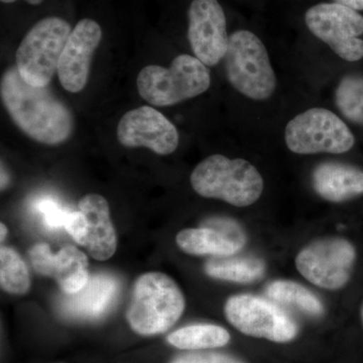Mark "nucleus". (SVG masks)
Listing matches in <instances>:
<instances>
[{"mask_svg":"<svg viewBox=\"0 0 363 363\" xmlns=\"http://www.w3.org/2000/svg\"><path fill=\"white\" fill-rule=\"evenodd\" d=\"M67 233L70 234L72 238L78 245L85 247L86 245V219L84 215L80 210L78 211H70L65 222Z\"/></svg>","mask_w":363,"mask_h":363,"instance_id":"26","label":"nucleus"},{"mask_svg":"<svg viewBox=\"0 0 363 363\" xmlns=\"http://www.w3.org/2000/svg\"><path fill=\"white\" fill-rule=\"evenodd\" d=\"M229 83L253 100H266L274 94L277 77L264 43L250 30H236L229 37L225 57Z\"/></svg>","mask_w":363,"mask_h":363,"instance_id":"6","label":"nucleus"},{"mask_svg":"<svg viewBox=\"0 0 363 363\" xmlns=\"http://www.w3.org/2000/svg\"><path fill=\"white\" fill-rule=\"evenodd\" d=\"M310 32L329 45L340 58L357 62L363 58V16L343 4H319L305 14Z\"/></svg>","mask_w":363,"mask_h":363,"instance_id":"10","label":"nucleus"},{"mask_svg":"<svg viewBox=\"0 0 363 363\" xmlns=\"http://www.w3.org/2000/svg\"><path fill=\"white\" fill-rule=\"evenodd\" d=\"M16 1H18V0H1L2 4H13ZM25 1L30 6H39L44 0H25Z\"/></svg>","mask_w":363,"mask_h":363,"instance_id":"29","label":"nucleus"},{"mask_svg":"<svg viewBox=\"0 0 363 363\" xmlns=\"http://www.w3.org/2000/svg\"><path fill=\"white\" fill-rule=\"evenodd\" d=\"M78 207L86 219L84 247L93 259H111L116 250L117 238L108 202L104 196L88 194L79 201Z\"/></svg>","mask_w":363,"mask_h":363,"instance_id":"16","label":"nucleus"},{"mask_svg":"<svg viewBox=\"0 0 363 363\" xmlns=\"http://www.w3.org/2000/svg\"><path fill=\"white\" fill-rule=\"evenodd\" d=\"M119 293V281L108 274L90 276L77 293L66 294L60 300L62 314L74 319L93 320L108 311Z\"/></svg>","mask_w":363,"mask_h":363,"instance_id":"15","label":"nucleus"},{"mask_svg":"<svg viewBox=\"0 0 363 363\" xmlns=\"http://www.w3.org/2000/svg\"><path fill=\"white\" fill-rule=\"evenodd\" d=\"M203 227L214 229L233 240L241 248L245 247L247 242V235L242 227L235 220L227 217H211L202 222Z\"/></svg>","mask_w":363,"mask_h":363,"instance_id":"24","label":"nucleus"},{"mask_svg":"<svg viewBox=\"0 0 363 363\" xmlns=\"http://www.w3.org/2000/svg\"><path fill=\"white\" fill-rule=\"evenodd\" d=\"M334 1L351 7L355 11H363V0H334Z\"/></svg>","mask_w":363,"mask_h":363,"instance_id":"28","label":"nucleus"},{"mask_svg":"<svg viewBox=\"0 0 363 363\" xmlns=\"http://www.w3.org/2000/svg\"><path fill=\"white\" fill-rule=\"evenodd\" d=\"M0 228H1V241H4V238H6L7 233L6 226L4 225V223H1V225H0Z\"/></svg>","mask_w":363,"mask_h":363,"instance_id":"30","label":"nucleus"},{"mask_svg":"<svg viewBox=\"0 0 363 363\" xmlns=\"http://www.w3.org/2000/svg\"><path fill=\"white\" fill-rule=\"evenodd\" d=\"M116 135L123 147H147L161 156L173 154L180 142L176 126L147 105L126 112L119 121Z\"/></svg>","mask_w":363,"mask_h":363,"instance_id":"12","label":"nucleus"},{"mask_svg":"<svg viewBox=\"0 0 363 363\" xmlns=\"http://www.w3.org/2000/svg\"><path fill=\"white\" fill-rule=\"evenodd\" d=\"M362 322H363V304L362 306Z\"/></svg>","mask_w":363,"mask_h":363,"instance_id":"31","label":"nucleus"},{"mask_svg":"<svg viewBox=\"0 0 363 363\" xmlns=\"http://www.w3.org/2000/svg\"><path fill=\"white\" fill-rule=\"evenodd\" d=\"M0 94L11 121L28 138L47 145H61L70 138L73 114L48 86L28 84L13 66L2 75Z\"/></svg>","mask_w":363,"mask_h":363,"instance_id":"1","label":"nucleus"},{"mask_svg":"<svg viewBox=\"0 0 363 363\" xmlns=\"http://www.w3.org/2000/svg\"><path fill=\"white\" fill-rule=\"evenodd\" d=\"M335 102L344 117L363 126V76L347 75L341 79Z\"/></svg>","mask_w":363,"mask_h":363,"instance_id":"23","label":"nucleus"},{"mask_svg":"<svg viewBox=\"0 0 363 363\" xmlns=\"http://www.w3.org/2000/svg\"><path fill=\"white\" fill-rule=\"evenodd\" d=\"M230 340L226 329L217 325H191L168 336V342L180 350H196L221 347Z\"/></svg>","mask_w":363,"mask_h":363,"instance_id":"21","label":"nucleus"},{"mask_svg":"<svg viewBox=\"0 0 363 363\" xmlns=\"http://www.w3.org/2000/svg\"><path fill=\"white\" fill-rule=\"evenodd\" d=\"M72 32L70 23L47 16L26 33L16 54L21 77L35 87H47L58 72L59 62Z\"/></svg>","mask_w":363,"mask_h":363,"instance_id":"5","label":"nucleus"},{"mask_svg":"<svg viewBox=\"0 0 363 363\" xmlns=\"http://www.w3.org/2000/svg\"><path fill=\"white\" fill-rule=\"evenodd\" d=\"M191 185L198 195L247 207L259 199L264 179L250 162L212 155L193 169Z\"/></svg>","mask_w":363,"mask_h":363,"instance_id":"2","label":"nucleus"},{"mask_svg":"<svg viewBox=\"0 0 363 363\" xmlns=\"http://www.w3.org/2000/svg\"><path fill=\"white\" fill-rule=\"evenodd\" d=\"M312 184L327 201H347L363 194V169L342 162H323L313 172Z\"/></svg>","mask_w":363,"mask_h":363,"instance_id":"17","label":"nucleus"},{"mask_svg":"<svg viewBox=\"0 0 363 363\" xmlns=\"http://www.w3.org/2000/svg\"><path fill=\"white\" fill-rule=\"evenodd\" d=\"M176 242L184 252L192 255L229 257L241 250L240 245L227 238L224 234L203 226L180 231L177 234Z\"/></svg>","mask_w":363,"mask_h":363,"instance_id":"18","label":"nucleus"},{"mask_svg":"<svg viewBox=\"0 0 363 363\" xmlns=\"http://www.w3.org/2000/svg\"><path fill=\"white\" fill-rule=\"evenodd\" d=\"M205 272L211 278L238 284H250L264 276L266 266L252 257H216L205 264Z\"/></svg>","mask_w":363,"mask_h":363,"instance_id":"19","label":"nucleus"},{"mask_svg":"<svg viewBox=\"0 0 363 363\" xmlns=\"http://www.w3.org/2000/svg\"><path fill=\"white\" fill-rule=\"evenodd\" d=\"M267 295L274 302L290 306L309 316L319 317L324 313V306L317 296L296 281L288 279L272 281L267 286Z\"/></svg>","mask_w":363,"mask_h":363,"instance_id":"20","label":"nucleus"},{"mask_svg":"<svg viewBox=\"0 0 363 363\" xmlns=\"http://www.w3.org/2000/svg\"><path fill=\"white\" fill-rule=\"evenodd\" d=\"M224 312L231 325L252 337L285 343L298 334V325L285 310L259 296H233L227 300Z\"/></svg>","mask_w":363,"mask_h":363,"instance_id":"8","label":"nucleus"},{"mask_svg":"<svg viewBox=\"0 0 363 363\" xmlns=\"http://www.w3.org/2000/svg\"><path fill=\"white\" fill-rule=\"evenodd\" d=\"M355 260L357 250L350 241L325 238L301 250L296 257V267L313 285L339 290L350 281Z\"/></svg>","mask_w":363,"mask_h":363,"instance_id":"9","label":"nucleus"},{"mask_svg":"<svg viewBox=\"0 0 363 363\" xmlns=\"http://www.w3.org/2000/svg\"><path fill=\"white\" fill-rule=\"evenodd\" d=\"M0 285L13 295H23L30 288V277L25 262L13 248L0 250Z\"/></svg>","mask_w":363,"mask_h":363,"instance_id":"22","label":"nucleus"},{"mask_svg":"<svg viewBox=\"0 0 363 363\" xmlns=\"http://www.w3.org/2000/svg\"><path fill=\"white\" fill-rule=\"evenodd\" d=\"M211 76L206 65L190 55H179L169 68L145 67L136 79L138 94L154 106H172L209 89Z\"/></svg>","mask_w":363,"mask_h":363,"instance_id":"4","label":"nucleus"},{"mask_svg":"<svg viewBox=\"0 0 363 363\" xmlns=\"http://www.w3.org/2000/svg\"><path fill=\"white\" fill-rule=\"evenodd\" d=\"M102 40L101 26L97 21L83 18L72 30L60 59L59 81L64 89L78 93L89 78L91 62Z\"/></svg>","mask_w":363,"mask_h":363,"instance_id":"13","label":"nucleus"},{"mask_svg":"<svg viewBox=\"0 0 363 363\" xmlns=\"http://www.w3.org/2000/svg\"><path fill=\"white\" fill-rule=\"evenodd\" d=\"M171 363H242L220 353H189L176 357Z\"/></svg>","mask_w":363,"mask_h":363,"instance_id":"27","label":"nucleus"},{"mask_svg":"<svg viewBox=\"0 0 363 363\" xmlns=\"http://www.w3.org/2000/svg\"><path fill=\"white\" fill-rule=\"evenodd\" d=\"M286 147L298 155L343 154L352 149L355 138L350 128L334 112L308 109L286 124Z\"/></svg>","mask_w":363,"mask_h":363,"instance_id":"7","label":"nucleus"},{"mask_svg":"<svg viewBox=\"0 0 363 363\" xmlns=\"http://www.w3.org/2000/svg\"><path fill=\"white\" fill-rule=\"evenodd\" d=\"M185 310L180 288L162 272H147L136 279L126 319L131 329L143 336L164 333Z\"/></svg>","mask_w":363,"mask_h":363,"instance_id":"3","label":"nucleus"},{"mask_svg":"<svg viewBox=\"0 0 363 363\" xmlns=\"http://www.w3.org/2000/svg\"><path fill=\"white\" fill-rule=\"evenodd\" d=\"M35 208L44 217L45 225L51 229L64 227L67 217L70 213V211L63 208L58 202L45 198L35 203Z\"/></svg>","mask_w":363,"mask_h":363,"instance_id":"25","label":"nucleus"},{"mask_svg":"<svg viewBox=\"0 0 363 363\" xmlns=\"http://www.w3.org/2000/svg\"><path fill=\"white\" fill-rule=\"evenodd\" d=\"M188 39L195 57L216 66L228 50L225 13L218 0H193L188 11Z\"/></svg>","mask_w":363,"mask_h":363,"instance_id":"11","label":"nucleus"},{"mask_svg":"<svg viewBox=\"0 0 363 363\" xmlns=\"http://www.w3.org/2000/svg\"><path fill=\"white\" fill-rule=\"evenodd\" d=\"M28 255L35 272L55 279L65 294L77 293L90 278L87 257L72 245L54 255L49 245L38 243L30 248Z\"/></svg>","mask_w":363,"mask_h":363,"instance_id":"14","label":"nucleus"}]
</instances>
